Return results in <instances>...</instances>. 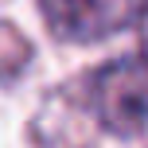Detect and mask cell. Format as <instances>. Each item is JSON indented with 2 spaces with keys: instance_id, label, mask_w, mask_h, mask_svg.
<instances>
[{
  "instance_id": "obj_3",
  "label": "cell",
  "mask_w": 148,
  "mask_h": 148,
  "mask_svg": "<svg viewBox=\"0 0 148 148\" xmlns=\"http://www.w3.org/2000/svg\"><path fill=\"white\" fill-rule=\"evenodd\" d=\"M140 51H144V66H148V0L140 8Z\"/></svg>"
},
{
  "instance_id": "obj_2",
  "label": "cell",
  "mask_w": 148,
  "mask_h": 148,
  "mask_svg": "<svg viewBox=\"0 0 148 148\" xmlns=\"http://www.w3.org/2000/svg\"><path fill=\"white\" fill-rule=\"evenodd\" d=\"M39 4L55 35L86 43V39H105L117 27H125L136 16L140 0H39Z\"/></svg>"
},
{
  "instance_id": "obj_1",
  "label": "cell",
  "mask_w": 148,
  "mask_h": 148,
  "mask_svg": "<svg viewBox=\"0 0 148 148\" xmlns=\"http://www.w3.org/2000/svg\"><path fill=\"white\" fill-rule=\"evenodd\" d=\"M94 113L109 133L136 136L148 129V66L117 59L94 74Z\"/></svg>"
}]
</instances>
